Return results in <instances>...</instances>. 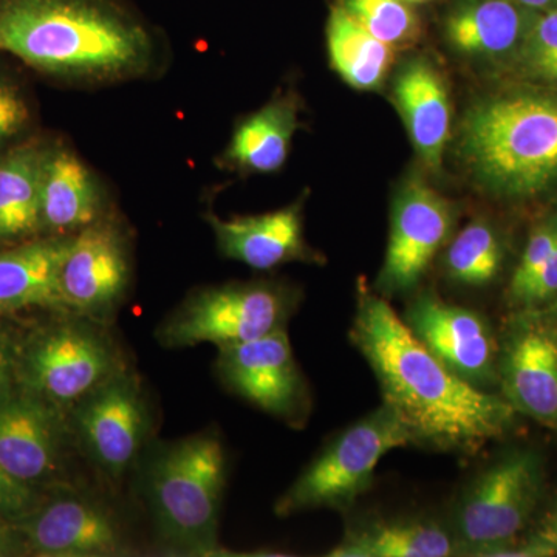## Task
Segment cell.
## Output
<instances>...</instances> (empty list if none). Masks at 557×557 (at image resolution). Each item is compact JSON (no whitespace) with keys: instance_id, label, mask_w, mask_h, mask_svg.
I'll return each instance as SVG.
<instances>
[{"instance_id":"cell-14","label":"cell","mask_w":557,"mask_h":557,"mask_svg":"<svg viewBox=\"0 0 557 557\" xmlns=\"http://www.w3.org/2000/svg\"><path fill=\"white\" fill-rule=\"evenodd\" d=\"M401 318L458 379L483 391L497 387L498 341L483 314L446 302L428 289L410 300Z\"/></svg>"},{"instance_id":"cell-26","label":"cell","mask_w":557,"mask_h":557,"mask_svg":"<svg viewBox=\"0 0 557 557\" xmlns=\"http://www.w3.org/2000/svg\"><path fill=\"white\" fill-rule=\"evenodd\" d=\"M500 234L486 220L469 222L448 242L442 267L445 276L460 287L482 288L493 284L504 269Z\"/></svg>"},{"instance_id":"cell-6","label":"cell","mask_w":557,"mask_h":557,"mask_svg":"<svg viewBox=\"0 0 557 557\" xmlns=\"http://www.w3.org/2000/svg\"><path fill=\"white\" fill-rule=\"evenodd\" d=\"M412 445L408 429L387 405L330 440L277 498L274 515L289 518L313 509L346 512L372 487L379 463L391 450Z\"/></svg>"},{"instance_id":"cell-18","label":"cell","mask_w":557,"mask_h":557,"mask_svg":"<svg viewBox=\"0 0 557 557\" xmlns=\"http://www.w3.org/2000/svg\"><path fill=\"white\" fill-rule=\"evenodd\" d=\"M536 14L511 0H449L443 38L465 60L508 67Z\"/></svg>"},{"instance_id":"cell-12","label":"cell","mask_w":557,"mask_h":557,"mask_svg":"<svg viewBox=\"0 0 557 557\" xmlns=\"http://www.w3.org/2000/svg\"><path fill=\"white\" fill-rule=\"evenodd\" d=\"M219 348V379L256 408L302 426L310 416L309 384L300 372L287 330Z\"/></svg>"},{"instance_id":"cell-8","label":"cell","mask_w":557,"mask_h":557,"mask_svg":"<svg viewBox=\"0 0 557 557\" xmlns=\"http://www.w3.org/2000/svg\"><path fill=\"white\" fill-rule=\"evenodd\" d=\"M298 292L281 282H230L197 289L157 330L163 347L247 343L287 329Z\"/></svg>"},{"instance_id":"cell-22","label":"cell","mask_w":557,"mask_h":557,"mask_svg":"<svg viewBox=\"0 0 557 557\" xmlns=\"http://www.w3.org/2000/svg\"><path fill=\"white\" fill-rule=\"evenodd\" d=\"M72 237L53 236L0 252V314L28 307L65 311L60 270Z\"/></svg>"},{"instance_id":"cell-35","label":"cell","mask_w":557,"mask_h":557,"mask_svg":"<svg viewBox=\"0 0 557 557\" xmlns=\"http://www.w3.org/2000/svg\"><path fill=\"white\" fill-rule=\"evenodd\" d=\"M22 549H25V545L16 525L0 516V556H13Z\"/></svg>"},{"instance_id":"cell-36","label":"cell","mask_w":557,"mask_h":557,"mask_svg":"<svg viewBox=\"0 0 557 557\" xmlns=\"http://www.w3.org/2000/svg\"><path fill=\"white\" fill-rule=\"evenodd\" d=\"M406 2H409L410 5L413 7H420L428 5V3L437 2V0H406Z\"/></svg>"},{"instance_id":"cell-2","label":"cell","mask_w":557,"mask_h":557,"mask_svg":"<svg viewBox=\"0 0 557 557\" xmlns=\"http://www.w3.org/2000/svg\"><path fill=\"white\" fill-rule=\"evenodd\" d=\"M153 36L123 0H0V51L81 79L135 76L149 67Z\"/></svg>"},{"instance_id":"cell-29","label":"cell","mask_w":557,"mask_h":557,"mask_svg":"<svg viewBox=\"0 0 557 557\" xmlns=\"http://www.w3.org/2000/svg\"><path fill=\"white\" fill-rule=\"evenodd\" d=\"M557 247V219L555 215L545 219L531 231L527 247L523 249L518 269L512 273L508 287V298L511 306L522 295L523 289L536 277L539 271L545 265L552 252Z\"/></svg>"},{"instance_id":"cell-27","label":"cell","mask_w":557,"mask_h":557,"mask_svg":"<svg viewBox=\"0 0 557 557\" xmlns=\"http://www.w3.org/2000/svg\"><path fill=\"white\" fill-rule=\"evenodd\" d=\"M373 38L392 49L412 46L421 35L417 7L406 0H333Z\"/></svg>"},{"instance_id":"cell-24","label":"cell","mask_w":557,"mask_h":557,"mask_svg":"<svg viewBox=\"0 0 557 557\" xmlns=\"http://www.w3.org/2000/svg\"><path fill=\"white\" fill-rule=\"evenodd\" d=\"M47 149L24 145L0 157V240L35 236L40 225V177Z\"/></svg>"},{"instance_id":"cell-4","label":"cell","mask_w":557,"mask_h":557,"mask_svg":"<svg viewBox=\"0 0 557 557\" xmlns=\"http://www.w3.org/2000/svg\"><path fill=\"white\" fill-rule=\"evenodd\" d=\"M226 454L211 432L160 449L146 469V493L157 534L185 555H223L219 518Z\"/></svg>"},{"instance_id":"cell-23","label":"cell","mask_w":557,"mask_h":557,"mask_svg":"<svg viewBox=\"0 0 557 557\" xmlns=\"http://www.w3.org/2000/svg\"><path fill=\"white\" fill-rule=\"evenodd\" d=\"M299 127L298 102L292 97L270 101L234 131L222 164L242 174H271L284 166Z\"/></svg>"},{"instance_id":"cell-1","label":"cell","mask_w":557,"mask_h":557,"mask_svg":"<svg viewBox=\"0 0 557 557\" xmlns=\"http://www.w3.org/2000/svg\"><path fill=\"white\" fill-rule=\"evenodd\" d=\"M348 336L375 373L384 405L408 429L412 445L475 454L515 428L519 413L507 399L458 379L364 278L358 281Z\"/></svg>"},{"instance_id":"cell-3","label":"cell","mask_w":557,"mask_h":557,"mask_svg":"<svg viewBox=\"0 0 557 557\" xmlns=\"http://www.w3.org/2000/svg\"><path fill=\"white\" fill-rule=\"evenodd\" d=\"M457 152L498 199L547 193L557 183V90L525 86L474 102L461 121Z\"/></svg>"},{"instance_id":"cell-28","label":"cell","mask_w":557,"mask_h":557,"mask_svg":"<svg viewBox=\"0 0 557 557\" xmlns=\"http://www.w3.org/2000/svg\"><path fill=\"white\" fill-rule=\"evenodd\" d=\"M508 69L525 86L557 90V9L534 16Z\"/></svg>"},{"instance_id":"cell-32","label":"cell","mask_w":557,"mask_h":557,"mask_svg":"<svg viewBox=\"0 0 557 557\" xmlns=\"http://www.w3.org/2000/svg\"><path fill=\"white\" fill-rule=\"evenodd\" d=\"M30 119L27 102L20 91L0 81V146L16 137Z\"/></svg>"},{"instance_id":"cell-11","label":"cell","mask_w":557,"mask_h":557,"mask_svg":"<svg viewBox=\"0 0 557 557\" xmlns=\"http://www.w3.org/2000/svg\"><path fill=\"white\" fill-rule=\"evenodd\" d=\"M456 218L454 205L426 182L406 180L392 203L386 258L373 289L384 298L416 289L450 240Z\"/></svg>"},{"instance_id":"cell-30","label":"cell","mask_w":557,"mask_h":557,"mask_svg":"<svg viewBox=\"0 0 557 557\" xmlns=\"http://www.w3.org/2000/svg\"><path fill=\"white\" fill-rule=\"evenodd\" d=\"M508 556L557 557V487L539 505L536 515Z\"/></svg>"},{"instance_id":"cell-34","label":"cell","mask_w":557,"mask_h":557,"mask_svg":"<svg viewBox=\"0 0 557 557\" xmlns=\"http://www.w3.org/2000/svg\"><path fill=\"white\" fill-rule=\"evenodd\" d=\"M17 348L20 344L11 336L10 330L0 324V401L17 388Z\"/></svg>"},{"instance_id":"cell-17","label":"cell","mask_w":557,"mask_h":557,"mask_svg":"<svg viewBox=\"0 0 557 557\" xmlns=\"http://www.w3.org/2000/svg\"><path fill=\"white\" fill-rule=\"evenodd\" d=\"M302 209V200H298L267 214L225 220L207 212L205 219L222 256L252 270L269 271L292 262H324L304 236Z\"/></svg>"},{"instance_id":"cell-20","label":"cell","mask_w":557,"mask_h":557,"mask_svg":"<svg viewBox=\"0 0 557 557\" xmlns=\"http://www.w3.org/2000/svg\"><path fill=\"white\" fill-rule=\"evenodd\" d=\"M332 557L463 556L449 527L421 516L364 518L348 523Z\"/></svg>"},{"instance_id":"cell-37","label":"cell","mask_w":557,"mask_h":557,"mask_svg":"<svg viewBox=\"0 0 557 557\" xmlns=\"http://www.w3.org/2000/svg\"><path fill=\"white\" fill-rule=\"evenodd\" d=\"M555 218L557 219V212H556V214H555Z\"/></svg>"},{"instance_id":"cell-16","label":"cell","mask_w":557,"mask_h":557,"mask_svg":"<svg viewBox=\"0 0 557 557\" xmlns=\"http://www.w3.org/2000/svg\"><path fill=\"white\" fill-rule=\"evenodd\" d=\"M25 549L46 557H106L127 552L115 518L98 502L60 496L14 522Z\"/></svg>"},{"instance_id":"cell-19","label":"cell","mask_w":557,"mask_h":557,"mask_svg":"<svg viewBox=\"0 0 557 557\" xmlns=\"http://www.w3.org/2000/svg\"><path fill=\"white\" fill-rule=\"evenodd\" d=\"M392 94L418 157L429 171L442 170L453 115L442 73L428 58H412L399 67Z\"/></svg>"},{"instance_id":"cell-13","label":"cell","mask_w":557,"mask_h":557,"mask_svg":"<svg viewBox=\"0 0 557 557\" xmlns=\"http://www.w3.org/2000/svg\"><path fill=\"white\" fill-rule=\"evenodd\" d=\"M131 277L129 242L119 223L102 215L70 242L60 270L65 311L108 325L129 292Z\"/></svg>"},{"instance_id":"cell-5","label":"cell","mask_w":557,"mask_h":557,"mask_svg":"<svg viewBox=\"0 0 557 557\" xmlns=\"http://www.w3.org/2000/svg\"><path fill=\"white\" fill-rule=\"evenodd\" d=\"M545 497V461L536 449L494 458L469 480L454 504L449 528L463 556H508Z\"/></svg>"},{"instance_id":"cell-33","label":"cell","mask_w":557,"mask_h":557,"mask_svg":"<svg viewBox=\"0 0 557 557\" xmlns=\"http://www.w3.org/2000/svg\"><path fill=\"white\" fill-rule=\"evenodd\" d=\"M555 300H557V247L512 307L520 309V307L544 306Z\"/></svg>"},{"instance_id":"cell-31","label":"cell","mask_w":557,"mask_h":557,"mask_svg":"<svg viewBox=\"0 0 557 557\" xmlns=\"http://www.w3.org/2000/svg\"><path fill=\"white\" fill-rule=\"evenodd\" d=\"M39 497L32 486L11 478L5 469L0 468V516L17 522L27 518L39 507Z\"/></svg>"},{"instance_id":"cell-15","label":"cell","mask_w":557,"mask_h":557,"mask_svg":"<svg viewBox=\"0 0 557 557\" xmlns=\"http://www.w3.org/2000/svg\"><path fill=\"white\" fill-rule=\"evenodd\" d=\"M70 438L69 417L49 403L21 388L0 401V468L33 490L62 479Z\"/></svg>"},{"instance_id":"cell-10","label":"cell","mask_w":557,"mask_h":557,"mask_svg":"<svg viewBox=\"0 0 557 557\" xmlns=\"http://www.w3.org/2000/svg\"><path fill=\"white\" fill-rule=\"evenodd\" d=\"M69 424L91 463L119 482L134 467L152 426L141 381L129 369L116 373L72 409Z\"/></svg>"},{"instance_id":"cell-21","label":"cell","mask_w":557,"mask_h":557,"mask_svg":"<svg viewBox=\"0 0 557 557\" xmlns=\"http://www.w3.org/2000/svg\"><path fill=\"white\" fill-rule=\"evenodd\" d=\"M102 218V193L72 150L47 149L40 177V225L53 236H75Z\"/></svg>"},{"instance_id":"cell-25","label":"cell","mask_w":557,"mask_h":557,"mask_svg":"<svg viewBox=\"0 0 557 557\" xmlns=\"http://www.w3.org/2000/svg\"><path fill=\"white\" fill-rule=\"evenodd\" d=\"M327 50L332 67L354 89H380L394 61V49L373 38L357 21L332 3L327 28Z\"/></svg>"},{"instance_id":"cell-9","label":"cell","mask_w":557,"mask_h":557,"mask_svg":"<svg viewBox=\"0 0 557 557\" xmlns=\"http://www.w3.org/2000/svg\"><path fill=\"white\" fill-rule=\"evenodd\" d=\"M497 341L498 394L557 432V300L512 311Z\"/></svg>"},{"instance_id":"cell-7","label":"cell","mask_w":557,"mask_h":557,"mask_svg":"<svg viewBox=\"0 0 557 557\" xmlns=\"http://www.w3.org/2000/svg\"><path fill=\"white\" fill-rule=\"evenodd\" d=\"M127 369L106 325L81 314L39 330L17 348V388L69 417L101 384Z\"/></svg>"}]
</instances>
